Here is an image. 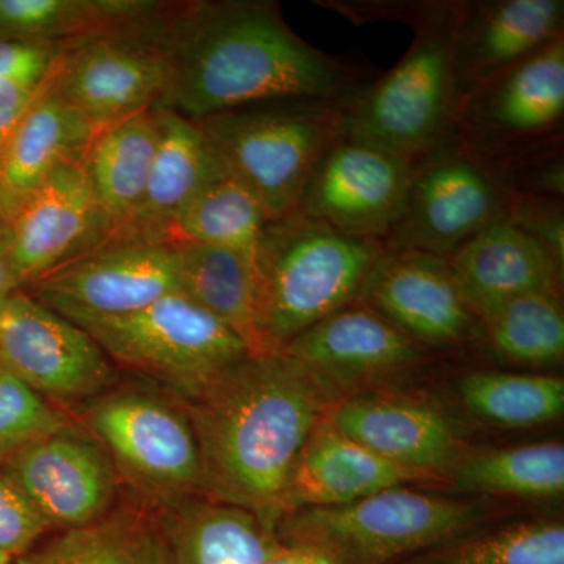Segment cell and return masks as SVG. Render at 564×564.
I'll return each mask as SVG.
<instances>
[{"label":"cell","instance_id":"obj_43","mask_svg":"<svg viewBox=\"0 0 564 564\" xmlns=\"http://www.w3.org/2000/svg\"><path fill=\"white\" fill-rule=\"evenodd\" d=\"M0 564H14V555L0 552Z\"/></svg>","mask_w":564,"mask_h":564},{"label":"cell","instance_id":"obj_6","mask_svg":"<svg viewBox=\"0 0 564 564\" xmlns=\"http://www.w3.org/2000/svg\"><path fill=\"white\" fill-rule=\"evenodd\" d=\"M343 101L278 99L196 122L229 174L254 193L274 221L299 210L315 165L339 137Z\"/></svg>","mask_w":564,"mask_h":564},{"label":"cell","instance_id":"obj_33","mask_svg":"<svg viewBox=\"0 0 564 564\" xmlns=\"http://www.w3.org/2000/svg\"><path fill=\"white\" fill-rule=\"evenodd\" d=\"M496 355L527 367H554L564 358L562 293H533L497 304L480 317Z\"/></svg>","mask_w":564,"mask_h":564},{"label":"cell","instance_id":"obj_2","mask_svg":"<svg viewBox=\"0 0 564 564\" xmlns=\"http://www.w3.org/2000/svg\"><path fill=\"white\" fill-rule=\"evenodd\" d=\"M329 403L285 352L250 355L185 402L202 464V492L245 508L272 529L296 456Z\"/></svg>","mask_w":564,"mask_h":564},{"label":"cell","instance_id":"obj_13","mask_svg":"<svg viewBox=\"0 0 564 564\" xmlns=\"http://www.w3.org/2000/svg\"><path fill=\"white\" fill-rule=\"evenodd\" d=\"M0 366L61 402L109 392L117 370L84 329L17 291L0 303Z\"/></svg>","mask_w":564,"mask_h":564},{"label":"cell","instance_id":"obj_26","mask_svg":"<svg viewBox=\"0 0 564 564\" xmlns=\"http://www.w3.org/2000/svg\"><path fill=\"white\" fill-rule=\"evenodd\" d=\"M165 6L152 0H0V41L66 44L135 28Z\"/></svg>","mask_w":564,"mask_h":564},{"label":"cell","instance_id":"obj_24","mask_svg":"<svg viewBox=\"0 0 564 564\" xmlns=\"http://www.w3.org/2000/svg\"><path fill=\"white\" fill-rule=\"evenodd\" d=\"M154 109L159 140L147 191L131 220L113 234L161 242L165 226L207 185L229 172L198 122L165 107Z\"/></svg>","mask_w":564,"mask_h":564},{"label":"cell","instance_id":"obj_44","mask_svg":"<svg viewBox=\"0 0 564 564\" xmlns=\"http://www.w3.org/2000/svg\"><path fill=\"white\" fill-rule=\"evenodd\" d=\"M3 455H6V452H3V448L0 447V456H3Z\"/></svg>","mask_w":564,"mask_h":564},{"label":"cell","instance_id":"obj_7","mask_svg":"<svg viewBox=\"0 0 564 564\" xmlns=\"http://www.w3.org/2000/svg\"><path fill=\"white\" fill-rule=\"evenodd\" d=\"M111 364L169 386L187 402L251 355L225 323L182 292L117 317L74 323Z\"/></svg>","mask_w":564,"mask_h":564},{"label":"cell","instance_id":"obj_22","mask_svg":"<svg viewBox=\"0 0 564 564\" xmlns=\"http://www.w3.org/2000/svg\"><path fill=\"white\" fill-rule=\"evenodd\" d=\"M448 262L464 300L478 318L518 296L562 293L563 263L510 221L489 226Z\"/></svg>","mask_w":564,"mask_h":564},{"label":"cell","instance_id":"obj_14","mask_svg":"<svg viewBox=\"0 0 564 564\" xmlns=\"http://www.w3.org/2000/svg\"><path fill=\"white\" fill-rule=\"evenodd\" d=\"M356 302L426 350L459 348L484 336L480 318L464 300L451 262L429 252L383 247Z\"/></svg>","mask_w":564,"mask_h":564},{"label":"cell","instance_id":"obj_42","mask_svg":"<svg viewBox=\"0 0 564 564\" xmlns=\"http://www.w3.org/2000/svg\"><path fill=\"white\" fill-rule=\"evenodd\" d=\"M17 291H20V285H18L13 272H11L6 237H3L2 226H0V303Z\"/></svg>","mask_w":564,"mask_h":564},{"label":"cell","instance_id":"obj_1","mask_svg":"<svg viewBox=\"0 0 564 564\" xmlns=\"http://www.w3.org/2000/svg\"><path fill=\"white\" fill-rule=\"evenodd\" d=\"M152 39L165 66L155 107L192 121L278 99L337 101L367 84L296 35L269 0L169 2Z\"/></svg>","mask_w":564,"mask_h":564},{"label":"cell","instance_id":"obj_20","mask_svg":"<svg viewBox=\"0 0 564 564\" xmlns=\"http://www.w3.org/2000/svg\"><path fill=\"white\" fill-rule=\"evenodd\" d=\"M562 36L563 0L458 2L455 68L462 101L481 82Z\"/></svg>","mask_w":564,"mask_h":564},{"label":"cell","instance_id":"obj_4","mask_svg":"<svg viewBox=\"0 0 564 564\" xmlns=\"http://www.w3.org/2000/svg\"><path fill=\"white\" fill-rule=\"evenodd\" d=\"M383 242L348 236L295 214L269 221L254 254L256 333L261 355L356 302Z\"/></svg>","mask_w":564,"mask_h":564},{"label":"cell","instance_id":"obj_11","mask_svg":"<svg viewBox=\"0 0 564 564\" xmlns=\"http://www.w3.org/2000/svg\"><path fill=\"white\" fill-rule=\"evenodd\" d=\"M161 13L135 28L62 44L47 79L96 131L158 106L165 66L152 29Z\"/></svg>","mask_w":564,"mask_h":564},{"label":"cell","instance_id":"obj_19","mask_svg":"<svg viewBox=\"0 0 564 564\" xmlns=\"http://www.w3.org/2000/svg\"><path fill=\"white\" fill-rule=\"evenodd\" d=\"M7 455L3 473L50 527L77 529L110 513L117 480L91 437L68 426Z\"/></svg>","mask_w":564,"mask_h":564},{"label":"cell","instance_id":"obj_10","mask_svg":"<svg viewBox=\"0 0 564 564\" xmlns=\"http://www.w3.org/2000/svg\"><path fill=\"white\" fill-rule=\"evenodd\" d=\"M85 423L122 473L155 499L176 503L202 491V464L188 415L163 397L102 393L88 404Z\"/></svg>","mask_w":564,"mask_h":564},{"label":"cell","instance_id":"obj_38","mask_svg":"<svg viewBox=\"0 0 564 564\" xmlns=\"http://www.w3.org/2000/svg\"><path fill=\"white\" fill-rule=\"evenodd\" d=\"M564 265L563 199L540 196H511L508 220Z\"/></svg>","mask_w":564,"mask_h":564},{"label":"cell","instance_id":"obj_39","mask_svg":"<svg viewBox=\"0 0 564 564\" xmlns=\"http://www.w3.org/2000/svg\"><path fill=\"white\" fill-rule=\"evenodd\" d=\"M61 51L62 44L0 41V82L43 84Z\"/></svg>","mask_w":564,"mask_h":564},{"label":"cell","instance_id":"obj_23","mask_svg":"<svg viewBox=\"0 0 564 564\" xmlns=\"http://www.w3.org/2000/svg\"><path fill=\"white\" fill-rule=\"evenodd\" d=\"M98 133L79 110L63 101L46 77L0 165V226L57 166L84 161Z\"/></svg>","mask_w":564,"mask_h":564},{"label":"cell","instance_id":"obj_17","mask_svg":"<svg viewBox=\"0 0 564 564\" xmlns=\"http://www.w3.org/2000/svg\"><path fill=\"white\" fill-rule=\"evenodd\" d=\"M325 415L340 433L426 481L443 480L470 451L462 422L419 397L369 389L332 404Z\"/></svg>","mask_w":564,"mask_h":564},{"label":"cell","instance_id":"obj_31","mask_svg":"<svg viewBox=\"0 0 564 564\" xmlns=\"http://www.w3.org/2000/svg\"><path fill=\"white\" fill-rule=\"evenodd\" d=\"M267 223L269 218L254 193L228 173L207 185L165 226L161 242L226 248L254 263Z\"/></svg>","mask_w":564,"mask_h":564},{"label":"cell","instance_id":"obj_29","mask_svg":"<svg viewBox=\"0 0 564 564\" xmlns=\"http://www.w3.org/2000/svg\"><path fill=\"white\" fill-rule=\"evenodd\" d=\"M180 258L181 292L225 323L261 355L256 333L254 263L239 252L202 243L174 245Z\"/></svg>","mask_w":564,"mask_h":564},{"label":"cell","instance_id":"obj_34","mask_svg":"<svg viewBox=\"0 0 564 564\" xmlns=\"http://www.w3.org/2000/svg\"><path fill=\"white\" fill-rule=\"evenodd\" d=\"M395 564H564V525L560 521L486 525Z\"/></svg>","mask_w":564,"mask_h":564},{"label":"cell","instance_id":"obj_16","mask_svg":"<svg viewBox=\"0 0 564 564\" xmlns=\"http://www.w3.org/2000/svg\"><path fill=\"white\" fill-rule=\"evenodd\" d=\"M281 352L302 364L329 406L430 358V350L358 302L315 323Z\"/></svg>","mask_w":564,"mask_h":564},{"label":"cell","instance_id":"obj_40","mask_svg":"<svg viewBox=\"0 0 564 564\" xmlns=\"http://www.w3.org/2000/svg\"><path fill=\"white\" fill-rule=\"evenodd\" d=\"M40 87L41 84L0 82V165L25 111L39 95Z\"/></svg>","mask_w":564,"mask_h":564},{"label":"cell","instance_id":"obj_27","mask_svg":"<svg viewBox=\"0 0 564 564\" xmlns=\"http://www.w3.org/2000/svg\"><path fill=\"white\" fill-rule=\"evenodd\" d=\"M20 564H173L165 522L121 508L91 524L65 530Z\"/></svg>","mask_w":564,"mask_h":564},{"label":"cell","instance_id":"obj_3","mask_svg":"<svg viewBox=\"0 0 564 564\" xmlns=\"http://www.w3.org/2000/svg\"><path fill=\"white\" fill-rule=\"evenodd\" d=\"M456 13L458 2H397L393 20L413 25V43L381 79L344 99L339 137L411 165L458 139Z\"/></svg>","mask_w":564,"mask_h":564},{"label":"cell","instance_id":"obj_9","mask_svg":"<svg viewBox=\"0 0 564 564\" xmlns=\"http://www.w3.org/2000/svg\"><path fill=\"white\" fill-rule=\"evenodd\" d=\"M181 292L174 245L111 234L54 272L28 285L29 295L66 321L117 317Z\"/></svg>","mask_w":564,"mask_h":564},{"label":"cell","instance_id":"obj_41","mask_svg":"<svg viewBox=\"0 0 564 564\" xmlns=\"http://www.w3.org/2000/svg\"><path fill=\"white\" fill-rule=\"evenodd\" d=\"M265 564H334L321 552L304 545L284 544L276 540Z\"/></svg>","mask_w":564,"mask_h":564},{"label":"cell","instance_id":"obj_30","mask_svg":"<svg viewBox=\"0 0 564 564\" xmlns=\"http://www.w3.org/2000/svg\"><path fill=\"white\" fill-rule=\"evenodd\" d=\"M443 480L455 491L478 497L556 499L564 492V445L547 441L467 452Z\"/></svg>","mask_w":564,"mask_h":564},{"label":"cell","instance_id":"obj_36","mask_svg":"<svg viewBox=\"0 0 564 564\" xmlns=\"http://www.w3.org/2000/svg\"><path fill=\"white\" fill-rule=\"evenodd\" d=\"M68 426L66 419L39 392L0 369V447L6 455Z\"/></svg>","mask_w":564,"mask_h":564},{"label":"cell","instance_id":"obj_8","mask_svg":"<svg viewBox=\"0 0 564 564\" xmlns=\"http://www.w3.org/2000/svg\"><path fill=\"white\" fill-rule=\"evenodd\" d=\"M510 203L491 166L456 139L411 165L402 217L383 247L452 258L489 226L507 221Z\"/></svg>","mask_w":564,"mask_h":564},{"label":"cell","instance_id":"obj_12","mask_svg":"<svg viewBox=\"0 0 564 564\" xmlns=\"http://www.w3.org/2000/svg\"><path fill=\"white\" fill-rule=\"evenodd\" d=\"M563 121L564 36L467 93L458 140L491 159L563 137Z\"/></svg>","mask_w":564,"mask_h":564},{"label":"cell","instance_id":"obj_18","mask_svg":"<svg viewBox=\"0 0 564 564\" xmlns=\"http://www.w3.org/2000/svg\"><path fill=\"white\" fill-rule=\"evenodd\" d=\"M2 229L20 289L98 247L111 234L93 198L84 161L57 166Z\"/></svg>","mask_w":564,"mask_h":564},{"label":"cell","instance_id":"obj_32","mask_svg":"<svg viewBox=\"0 0 564 564\" xmlns=\"http://www.w3.org/2000/svg\"><path fill=\"white\" fill-rule=\"evenodd\" d=\"M458 391L474 417L500 429L544 425L564 411V380L556 375L470 372Z\"/></svg>","mask_w":564,"mask_h":564},{"label":"cell","instance_id":"obj_15","mask_svg":"<svg viewBox=\"0 0 564 564\" xmlns=\"http://www.w3.org/2000/svg\"><path fill=\"white\" fill-rule=\"evenodd\" d=\"M410 181L411 163L337 137L315 165L296 214L383 242L402 217Z\"/></svg>","mask_w":564,"mask_h":564},{"label":"cell","instance_id":"obj_35","mask_svg":"<svg viewBox=\"0 0 564 564\" xmlns=\"http://www.w3.org/2000/svg\"><path fill=\"white\" fill-rule=\"evenodd\" d=\"M480 158V155H478ZM484 159L511 196L563 199V137Z\"/></svg>","mask_w":564,"mask_h":564},{"label":"cell","instance_id":"obj_5","mask_svg":"<svg viewBox=\"0 0 564 564\" xmlns=\"http://www.w3.org/2000/svg\"><path fill=\"white\" fill-rule=\"evenodd\" d=\"M491 497L443 496L399 486L343 507L300 508L278 519L280 543L304 545L334 564H395L491 524Z\"/></svg>","mask_w":564,"mask_h":564},{"label":"cell","instance_id":"obj_45","mask_svg":"<svg viewBox=\"0 0 564 564\" xmlns=\"http://www.w3.org/2000/svg\"><path fill=\"white\" fill-rule=\"evenodd\" d=\"M0 369H2V366H0Z\"/></svg>","mask_w":564,"mask_h":564},{"label":"cell","instance_id":"obj_21","mask_svg":"<svg viewBox=\"0 0 564 564\" xmlns=\"http://www.w3.org/2000/svg\"><path fill=\"white\" fill-rule=\"evenodd\" d=\"M422 481L426 478L386 462L340 433L323 414L293 464L282 514L300 508L343 507Z\"/></svg>","mask_w":564,"mask_h":564},{"label":"cell","instance_id":"obj_28","mask_svg":"<svg viewBox=\"0 0 564 564\" xmlns=\"http://www.w3.org/2000/svg\"><path fill=\"white\" fill-rule=\"evenodd\" d=\"M173 564H265L276 536L245 508L187 503L165 519Z\"/></svg>","mask_w":564,"mask_h":564},{"label":"cell","instance_id":"obj_37","mask_svg":"<svg viewBox=\"0 0 564 564\" xmlns=\"http://www.w3.org/2000/svg\"><path fill=\"white\" fill-rule=\"evenodd\" d=\"M50 529L31 500L13 484L6 473H0V552L17 555Z\"/></svg>","mask_w":564,"mask_h":564},{"label":"cell","instance_id":"obj_25","mask_svg":"<svg viewBox=\"0 0 564 564\" xmlns=\"http://www.w3.org/2000/svg\"><path fill=\"white\" fill-rule=\"evenodd\" d=\"M158 140V117L152 107L104 129L85 154L84 169L91 195L110 223L111 234L139 209Z\"/></svg>","mask_w":564,"mask_h":564}]
</instances>
